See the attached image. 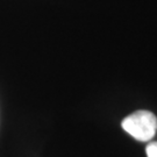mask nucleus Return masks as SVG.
I'll return each instance as SVG.
<instances>
[{
  "instance_id": "obj_1",
  "label": "nucleus",
  "mask_w": 157,
  "mask_h": 157,
  "mask_svg": "<svg viewBox=\"0 0 157 157\" xmlns=\"http://www.w3.org/2000/svg\"><path fill=\"white\" fill-rule=\"evenodd\" d=\"M121 126L135 140L149 142L157 132V118L149 111H136L124 118Z\"/></svg>"
},
{
  "instance_id": "obj_2",
  "label": "nucleus",
  "mask_w": 157,
  "mask_h": 157,
  "mask_svg": "<svg viewBox=\"0 0 157 157\" xmlns=\"http://www.w3.org/2000/svg\"><path fill=\"white\" fill-rule=\"evenodd\" d=\"M147 157H157V142H150L146 148Z\"/></svg>"
}]
</instances>
